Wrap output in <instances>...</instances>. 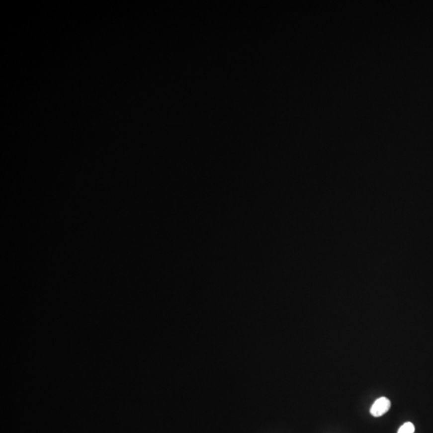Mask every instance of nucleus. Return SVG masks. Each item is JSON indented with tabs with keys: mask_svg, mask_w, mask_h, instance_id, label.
<instances>
[{
	"mask_svg": "<svg viewBox=\"0 0 433 433\" xmlns=\"http://www.w3.org/2000/svg\"><path fill=\"white\" fill-rule=\"evenodd\" d=\"M414 432L415 427L413 424L411 423V422H407L399 429L397 433H414Z\"/></svg>",
	"mask_w": 433,
	"mask_h": 433,
	"instance_id": "obj_2",
	"label": "nucleus"
},
{
	"mask_svg": "<svg viewBox=\"0 0 433 433\" xmlns=\"http://www.w3.org/2000/svg\"><path fill=\"white\" fill-rule=\"evenodd\" d=\"M391 408V401L386 397H380L375 400L373 405L370 409L371 413L374 417H379L388 413Z\"/></svg>",
	"mask_w": 433,
	"mask_h": 433,
	"instance_id": "obj_1",
	"label": "nucleus"
}]
</instances>
